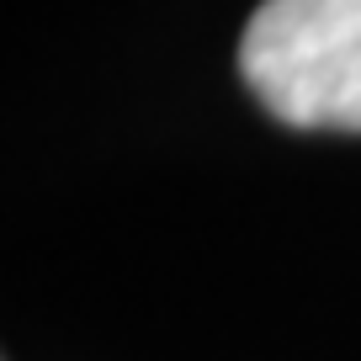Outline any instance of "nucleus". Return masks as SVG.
<instances>
[{
  "mask_svg": "<svg viewBox=\"0 0 361 361\" xmlns=\"http://www.w3.org/2000/svg\"><path fill=\"white\" fill-rule=\"evenodd\" d=\"M239 75L276 123L361 133V0H260Z\"/></svg>",
  "mask_w": 361,
  "mask_h": 361,
  "instance_id": "1",
  "label": "nucleus"
}]
</instances>
